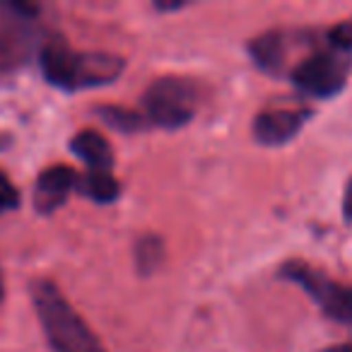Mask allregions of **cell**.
<instances>
[{
    "label": "cell",
    "mask_w": 352,
    "mask_h": 352,
    "mask_svg": "<svg viewBox=\"0 0 352 352\" xmlns=\"http://www.w3.org/2000/svg\"><path fill=\"white\" fill-rule=\"evenodd\" d=\"M321 352H352V345H336V347H326Z\"/></svg>",
    "instance_id": "e0dca14e"
},
{
    "label": "cell",
    "mask_w": 352,
    "mask_h": 352,
    "mask_svg": "<svg viewBox=\"0 0 352 352\" xmlns=\"http://www.w3.org/2000/svg\"><path fill=\"white\" fill-rule=\"evenodd\" d=\"M75 191L82 198H87V201L99 203V206H109V203L118 201V196H121V184L109 171H87V174L78 179V188Z\"/></svg>",
    "instance_id": "30bf717a"
},
{
    "label": "cell",
    "mask_w": 352,
    "mask_h": 352,
    "mask_svg": "<svg viewBox=\"0 0 352 352\" xmlns=\"http://www.w3.org/2000/svg\"><path fill=\"white\" fill-rule=\"evenodd\" d=\"M182 8H186V3H160V0L155 3L157 12H176V10H182Z\"/></svg>",
    "instance_id": "2e32d148"
},
{
    "label": "cell",
    "mask_w": 352,
    "mask_h": 352,
    "mask_svg": "<svg viewBox=\"0 0 352 352\" xmlns=\"http://www.w3.org/2000/svg\"><path fill=\"white\" fill-rule=\"evenodd\" d=\"M304 30H270L249 44L251 60L268 75L287 73V60L302 46Z\"/></svg>",
    "instance_id": "8992f818"
},
{
    "label": "cell",
    "mask_w": 352,
    "mask_h": 352,
    "mask_svg": "<svg viewBox=\"0 0 352 352\" xmlns=\"http://www.w3.org/2000/svg\"><path fill=\"white\" fill-rule=\"evenodd\" d=\"M326 36L331 44L338 46V49L350 51L352 54V17L345 22H340V25L331 27V30H326Z\"/></svg>",
    "instance_id": "5bb4252c"
},
{
    "label": "cell",
    "mask_w": 352,
    "mask_h": 352,
    "mask_svg": "<svg viewBox=\"0 0 352 352\" xmlns=\"http://www.w3.org/2000/svg\"><path fill=\"white\" fill-rule=\"evenodd\" d=\"M350 68L352 54L331 44L323 32L321 39H314L304 58L289 68V82L307 97L328 99L345 87Z\"/></svg>",
    "instance_id": "3957f363"
},
{
    "label": "cell",
    "mask_w": 352,
    "mask_h": 352,
    "mask_svg": "<svg viewBox=\"0 0 352 352\" xmlns=\"http://www.w3.org/2000/svg\"><path fill=\"white\" fill-rule=\"evenodd\" d=\"M78 171L70 169L65 164L49 166L39 174L34 184V208L41 215H51L56 212L65 201H68L70 193L78 188Z\"/></svg>",
    "instance_id": "ba28073f"
},
{
    "label": "cell",
    "mask_w": 352,
    "mask_h": 352,
    "mask_svg": "<svg viewBox=\"0 0 352 352\" xmlns=\"http://www.w3.org/2000/svg\"><path fill=\"white\" fill-rule=\"evenodd\" d=\"M201 94L188 78L164 75L157 78L142 94V113L150 126L164 131H179L193 121Z\"/></svg>",
    "instance_id": "277c9868"
},
{
    "label": "cell",
    "mask_w": 352,
    "mask_h": 352,
    "mask_svg": "<svg viewBox=\"0 0 352 352\" xmlns=\"http://www.w3.org/2000/svg\"><path fill=\"white\" fill-rule=\"evenodd\" d=\"M164 239L157 234H145L138 239L135 244V268L140 275H152L160 270V265L164 263Z\"/></svg>",
    "instance_id": "7c38bea8"
},
{
    "label": "cell",
    "mask_w": 352,
    "mask_h": 352,
    "mask_svg": "<svg viewBox=\"0 0 352 352\" xmlns=\"http://www.w3.org/2000/svg\"><path fill=\"white\" fill-rule=\"evenodd\" d=\"M6 297V283H3V273H0V302Z\"/></svg>",
    "instance_id": "ac0fdd59"
},
{
    "label": "cell",
    "mask_w": 352,
    "mask_h": 352,
    "mask_svg": "<svg viewBox=\"0 0 352 352\" xmlns=\"http://www.w3.org/2000/svg\"><path fill=\"white\" fill-rule=\"evenodd\" d=\"M70 152L89 166V171H109L113 166V150L97 131H82L70 140Z\"/></svg>",
    "instance_id": "9c48e42d"
},
{
    "label": "cell",
    "mask_w": 352,
    "mask_h": 352,
    "mask_svg": "<svg viewBox=\"0 0 352 352\" xmlns=\"http://www.w3.org/2000/svg\"><path fill=\"white\" fill-rule=\"evenodd\" d=\"M97 116L102 118L109 128H113V131H118V133H126V135L142 133V131H147V128H152L150 121L145 118V113H138L126 107H113V104L97 107Z\"/></svg>",
    "instance_id": "8fae6325"
},
{
    "label": "cell",
    "mask_w": 352,
    "mask_h": 352,
    "mask_svg": "<svg viewBox=\"0 0 352 352\" xmlns=\"http://www.w3.org/2000/svg\"><path fill=\"white\" fill-rule=\"evenodd\" d=\"M280 278L299 285L314 302L321 307L328 318H336L340 323H352V287L340 283H333L331 278L302 261H289L280 268Z\"/></svg>",
    "instance_id": "5b68a950"
},
{
    "label": "cell",
    "mask_w": 352,
    "mask_h": 352,
    "mask_svg": "<svg viewBox=\"0 0 352 352\" xmlns=\"http://www.w3.org/2000/svg\"><path fill=\"white\" fill-rule=\"evenodd\" d=\"M309 118H311L309 109H268L254 118L251 131H254L256 142L265 147H280L297 138V133Z\"/></svg>",
    "instance_id": "52a82bcc"
},
{
    "label": "cell",
    "mask_w": 352,
    "mask_h": 352,
    "mask_svg": "<svg viewBox=\"0 0 352 352\" xmlns=\"http://www.w3.org/2000/svg\"><path fill=\"white\" fill-rule=\"evenodd\" d=\"M30 297L41 331L54 352H107L102 340L75 311L56 283L44 278L34 280L30 285Z\"/></svg>",
    "instance_id": "7a4b0ae2"
},
{
    "label": "cell",
    "mask_w": 352,
    "mask_h": 352,
    "mask_svg": "<svg viewBox=\"0 0 352 352\" xmlns=\"http://www.w3.org/2000/svg\"><path fill=\"white\" fill-rule=\"evenodd\" d=\"M17 208H20V191H17V186L10 182V176L0 169V215L17 210Z\"/></svg>",
    "instance_id": "4fadbf2b"
},
{
    "label": "cell",
    "mask_w": 352,
    "mask_h": 352,
    "mask_svg": "<svg viewBox=\"0 0 352 352\" xmlns=\"http://www.w3.org/2000/svg\"><path fill=\"white\" fill-rule=\"evenodd\" d=\"M342 215H345L347 222H352V179L345 188V198H342Z\"/></svg>",
    "instance_id": "9a60e30c"
},
{
    "label": "cell",
    "mask_w": 352,
    "mask_h": 352,
    "mask_svg": "<svg viewBox=\"0 0 352 352\" xmlns=\"http://www.w3.org/2000/svg\"><path fill=\"white\" fill-rule=\"evenodd\" d=\"M39 65L46 82L60 92L107 87L116 82L126 70V60L121 56L99 54V51H75L60 39L44 44L39 54Z\"/></svg>",
    "instance_id": "6da1fadb"
}]
</instances>
